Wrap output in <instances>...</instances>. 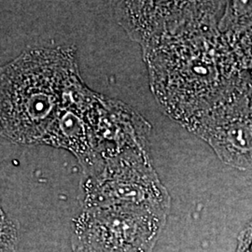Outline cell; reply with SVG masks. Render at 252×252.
Wrapping results in <instances>:
<instances>
[{
	"label": "cell",
	"mask_w": 252,
	"mask_h": 252,
	"mask_svg": "<svg viewBox=\"0 0 252 252\" xmlns=\"http://www.w3.org/2000/svg\"><path fill=\"white\" fill-rule=\"evenodd\" d=\"M89 94L70 48L25 52L0 68V136L48 144L61 118Z\"/></svg>",
	"instance_id": "6da1fadb"
},
{
	"label": "cell",
	"mask_w": 252,
	"mask_h": 252,
	"mask_svg": "<svg viewBox=\"0 0 252 252\" xmlns=\"http://www.w3.org/2000/svg\"><path fill=\"white\" fill-rule=\"evenodd\" d=\"M167 212L140 206L93 207L73 222L72 244L94 252H152Z\"/></svg>",
	"instance_id": "7a4b0ae2"
},
{
	"label": "cell",
	"mask_w": 252,
	"mask_h": 252,
	"mask_svg": "<svg viewBox=\"0 0 252 252\" xmlns=\"http://www.w3.org/2000/svg\"><path fill=\"white\" fill-rule=\"evenodd\" d=\"M85 206H140L168 212L169 195L143 154L103 162L85 183Z\"/></svg>",
	"instance_id": "3957f363"
},
{
	"label": "cell",
	"mask_w": 252,
	"mask_h": 252,
	"mask_svg": "<svg viewBox=\"0 0 252 252\" xmlns=\"http://www.w3.org/2000/svg\"><path fill=\"white\" fill-rule=\"evenodd\" d=\"M18 240V224L0 207V252H16Z\"/></svg>",
	"instance_id": "277c9868"
},
{
	"label": "cell",
	"mask_w": 252,
	"mask_h": 252,
	"mask_svg": "<svg viewBox=\"0 0 252 252\" xmlns=\"http://www.w3.org/2000/svg\"><path fill=\"white\" fill-rule=\"evenodd\" d=\"M236 252H252V219L240 234Z\"/></svg>",
	"instance_id": "5b68a950"
},
{
	"label": "cell",
	"mask_w": 252,
	"mask_h": 252,
	"mask_svg": "<svg viewBox=\"0 0 252 252\" xmlns=\"http://www.w3.org/2000/svg\"><path fill=\"white\" fill-rule=\"evenodd\" d=\"M72 252H94L89 249L86 246H82V245H78V244H72Z\"/></svg>",
	"instance_id": "8992f818"
},
{
	"label": "cell",
	"mask_w": 252,
	"mask_h": 252,
	"mask_svg": "<svg viewBox=\"0 0 252 252\" xmlns=\"http://www.w3.org/2000/svg\"><path fill=\"white\" fill-rule=\"evenodd\" d=\"M0 207H1V204H0Z\"/></svg>",
	"instance_id": "52a82bcc"
}]
</instances>
